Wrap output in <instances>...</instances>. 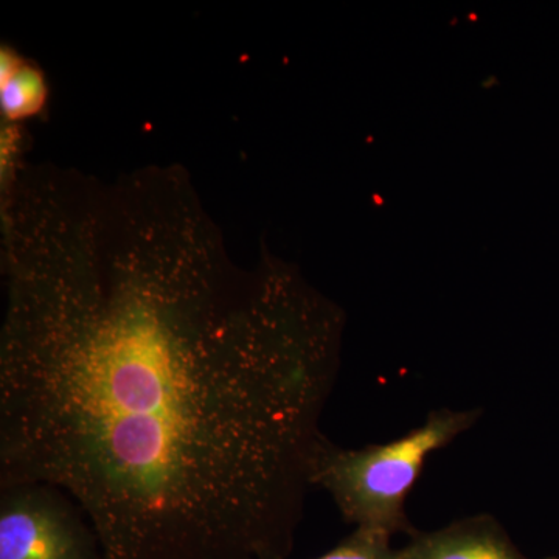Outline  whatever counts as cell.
Listing matches in <instances>:
<instances>
[{
	"label": "cell",
	"instance_id": "cell-1",
	"mask_svg": "<svg viewBox=\"0 0 559 559\" xmlns=\"http://www.w3.org/2000/svg\"><path fill=\"white\" fill-rule=\"evenodd\" d=\"M342 319L285 272L209 264L14 272L0 488L60 489L102 559H286Z\"/></svg>",
	"mask_w": 559,
	"mask_h": 559
},
{
	"label": "cell",
	"instance_id": "cell-2",
	"mask_svg": "<svg viewBox=\"0 0 559 559\" xmlns=\"http://www.w3.org/2000/svg\"><path fill=\"white\" fill-rule=\"evenodd\" d=\"M480 417V409L433 411L406 436L360 450H345L323 437L311 460V487L325 489L356 528L414 536L406 503L426 460L468 432Z\"/></svg>",
	"mask_w": 559,
	"mask_h": 559
},
{
	"label": "cell",
	"instance_id": "cell-3",
	"mask_svg": "<svg viewBox=\"0 0 559 559\" xmlns=\"http://www.w3.org/2000/svg\"><path fill=\"white\" fill-rule=\"evenodd\" d=\"M0 559H102L79 507L43 484L0 488Z\"/></svg>",
	"mask_w": 559,
	"mask_h": 559
},
{
	"label": "cell",
	"instance_id": "cell-4",
	"mask_svg": "<svg viewBox=\"0 0 559 559\" xmlns=\"http://www.w3.org/2000/svg\"><path fill=\"white\" fill-rule=\"evenodd\" d=\"M401 559H530L491 514H476L436 532L415 533ZM559 559V558H547Z\"/></svg>",
	"mask_w": 559,
	"mask_h": 559
},
{
	"label": "cell",
	"instance_id": "cell-5",
	"mask_svg": "<svg viewBox=\"0 0 559 559\" xmlns=\"http://www.w3.org/2000/svg\"><path fill=\"white\" fill-rule=\"evenodd\" d=\"M46 100V86L38 70L2 57V106L9 119H24L38 112Z\"/></svg>",
	"mask_w": 559,
	"mask_h": 559
},
{
	"label": "cell",
	"instance_id": "cell-6",
	"mask_svg": "<svg viewBox=\"0 0 559 559\" xmlns=\"http://www.w3.org/2000/svg\"><path fill=\"white\" fill-rule=\"evenodd\" d=\"M392 536L370 528H356L333 550L318 559H401V550L393 549Z\"/></svg>",
	"mask_w": 559,
	"mask_h": 559
}]
</instances>
